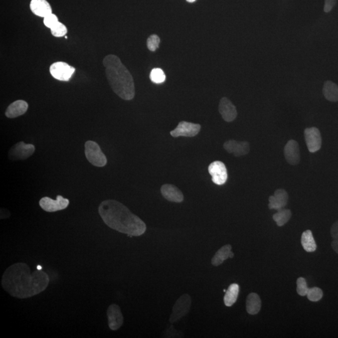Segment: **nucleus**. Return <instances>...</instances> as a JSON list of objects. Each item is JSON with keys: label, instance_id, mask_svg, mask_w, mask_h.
Returning a JSON list of instances; mask_svg holds the SVG:
<instances>
[{"label": "nucleus", "instance_id": "c9c22d12", "mask_svg": "<svg viewBox=\"0 0 338 338\" xmlns=\"http://www.w3.org/2000/svg\"><path fill=\"white\" fill-rule=\"evenodd\" d=\"M186 1L189 2V3H193V2H194L195 0H186Z\"/></svg>", "mask_w": 338, "mask_h": 338}, {"label": "nucleus", "instance_id": "f3484780", "mask_svg": "<svg viewBox=\"0 0 338 338\" xmlns=\"http://www.w3.org/2000/svg\"><path fill=\"white\" fill-rule=\"evenodd\" d=\"M162 195L170 202H182L184 199L182 192L172 184H164L161 188Z\"/></svg>", "mask_w": 338, "mask_h": 338}, {"label": "nucleus", "instance_id": "ddd939ff", "mask_svg": "<svg viewBox=\"0 0 338 338\" xmlns=\"http://www.w3.org/2000/svg\"><path fill=\"white\" fill-rule=\"evenodd\" d=\"M224 148L227 153L236 157L246 156L250 152V146L247 142H238L234 140L225 142Z\"/></svg>", "mask_w": 338, "mask_h": 338}, {"label": "nucleus", "instance_id": "9b49d317", "mask_svg": "<svg viewBox=\"0 0 338 338\" xmlns=\"http://www.w3.org/2000/svg\"><path fill=\"white\" fill-rule=\"evenodd\" d=\"M200 128L201 127L199 124L182 121L178 123L177 127L171 131L170 134L173 137H192L199 133Z\"/></svg>", "mask_w": 338, "mask_h": 338}, {"label": "nucleus", "instance_id": "aec40b11", "mask_svg": "<svg viewBox=\"0 0 338 338\" xmlns=\"http://www.w3.org/2000/svg\"><path fill=\"white\" fill-rule=\"evenodd\" d=\"M231 245L227 244L222 246L218 250L216 253L213 257L211 263L213 266H218L224 263L225 260L228 258H233L234 254L231 251Z\"/></svg>", "mask_w": 338, "mask_h": 338}, {"label": "nucleus", "instance_id": "4be33fe9", "mask_svg": "<svg viewBox=\"0 0 338 338\" xmlns=\"http://www.w3.org/2000/svg\"><path fill=\"white\" fill-rule=\"evenodd\" d=\"M323 95L326 99L330 102H338V86L332 81H327L323 89Z\"/></svg>", "mask_w": 338, "mask_h": 338}, {"label": "nucleus", "instance_id": "a211bd4d", "mask_svg": "<svg viewBox=\"0 0 338 338\" xmlns=\"http://www.w3.org/2000/svg\"><path fill=\"white\" fill-rule=\"evenodd\" d=\"M28 104L22 100H16L7 108L5 116L9 119H14L25 114L28 110Z\"/></svg>", "mask_w": 338, "mask_h": 338}, {"label": "nucleus", "instance_id": "c756f323", "mask_svg": "<svg viewBox=\"0 0 338 338\" xmlns=\"http://www.w3.org/2000/svg\"><path fill=\"white\" fill-rule=\"evenodd\" d=\"M297 292L299 295L305 296L307 295L309 288L305 278H300L297 279Z\"/></svg>", "mask_w": 338, "mask_h": 338}, {"label": "nucleus", "instance_id": "9d476101", "mask_svg": "<svg viewBox=\"0 0 338 338\" xmlns=\"http://www.w3.org/2000/svg\"><path fill=\"white\" fill-rule=\"evenodd\" d=\"M305 138L309 151L317 153L322 148V139L320 131L317 127H311L305 130Z\"/></svg>", "mask_w": 338, "mask_h": 338}, {"label": "nucleus", "instance_id": "1a4fd4ad", "mask_svg": "<svg viewBox=\"0 0 338 338\" xmlns=\"http://www.w3.org/2000/svg\"><path fill=\"white\" fill-rule=\"evenodd\" d=\"M208 171L212 176V182L215 184L221 185L224 184L227 180L228 175L225 164L220 161H214L210 164Z\"/></svg>", "mask_w": 338, "mask_h": 338}, {"label": "nucleus", "instance_id": "412c9836", "mask_svg": "<svg viewBox=\"0 0 338 338\" xmlns=\"http://www.w3.org/2000/svg\"><path fill=\"white\" fill-rule=\"evenodd\" d=\"M261 308V301L258 294L252 293L247 296L246 300L247 312L251 315L258 314Z\"/></svg>", "mask_w": 338, "mask_h": 338}, {"label": "nucleus", "instance_id": "72a5a7b5", "mask_svg": "<svg viewBox=\"0 0 338 338\" xmlns=\"http://www.w3.org/2000/svg\"><path fill=\"white\" fill-rule=\"evenodd\" d=\"M10 216V213L5 209H1V219H7Z\"/></svg>", "mask_w": 338, "mask_h": 338}, {"label": "nucleus", "instance_id": "423d86ee", "mask_svg": "<svg viewBox=\"0 0 338 338\" xmlns=\"http://www.w3.org/2000/svg\"><path fill=\"white\" fill-rule=\"evenodd\" d=\"M35 148L32 144L19 142L12 147L9 151V159L12 161L25 160L35 153Z\"/></svg>", "mask_w": 338, "mask_h": 338}, {"label": "nucleus", "instance_id": "dca6fc26", "mask_svg": "<svg viewBox=\"0 0 338 338\" xmlns=\"http://www.w3.org/2000/svg\"><path fill=\"white\" fill-rule=\"evenodd\" d=\"M289 199L288 193L283 188H279L274 192V195L269 198V208L270 209H283L288 204Z\"/></svg>", "mask_w": 338, "mask_h": 338}, {"label": "nucleus", "instance_id": "f257e3e1", "mask_svg": "<svg viewBox=\"0 0 338 338\" xmlns=\"http://www.w3.org/2000/svg\"><path fill=\"white\" fill-rule=\"evenodd\" d=\"M50 278L41 270L31 273L25 263H16L9 266L2 277L1 285L13 297L25 299L38 295L48 287Z\"/></svg>", "mask_w": 338, "mask_h": 338}, {"label": "nucleus", "instance_id": "cd10ccee", "mask_svg": "<svg viewBox=\"0 0 338 338\" xmlns=\"http://www.w3.org/2000/svg\"><path fill=\"white\" fill-rule=\"evenodd\" d=\"M50 30L51 34L55 37H62L67 33V27L60 21L51 28Z\"/></svg>", "mask_w": 338, "mask_h": 338}, {"label": "nucleus", "instance_id": "f8f14e48", "mask_svg": "<svg viewBox=\"0 0 338 338\" xmlns=\"http://www.w3.org/2000/svg\"><path fill=\"white\" fill-rule=\"evenodd\" d=\"M108 322L109 327L112 331L118 330L124 323V317L121 308L116 304H113L107 310Z\"/></svg>", "mask_w": 338, "mask_h": 338}, {"label": "nucleus", "instance_id": "f704fd0d", "mask_svg": "<svg viewBox=\"0 0 338 338\" xmlns=\"http://www.w3.org/2000/svg\"><path fill=\"white\" fill-rule=\"evenodd\" d=\"M332 246L333 250H334V251L338 254V242L333 240L332 243Z\"/></svg>", "mask_w": 338, "mask_h": 338}, {"label": "nucleus", "instance_id": "0eeeda50", "mask_svg": "<svg viewBox=\"0 0 338 338\" xmlns=\"http://www.w3.org/2000/svg\"><path fill=\"white\" fill-rule=\"evenodd\" d=\"M75 68L71 67L68 63L58 62L53 63L50 67L51 76L55 79L67 82L74 73Z\"/></svg>", "mask_w": 338, "mask_h": 338}, {"label": "nucleus", "instance_id": "2eb2a0df", "mask_svg": "<svg viewBox=\"0 0 338 338\" xmlns=\"http://www.w3.org/2000/svg\"><path fill=\"white\" fill-rule=\"evenodd\" d=\"M285 157L291 165L296 166L300 163L301 155L300 147L295 140H290L285 147Z\"/></svg>", "mask_w": 338, "mask_h": 338}, {"label": "nucleus", "instance_id": "6e6552de", "mask_svg": "<svg viewBox=\"0 0 338 338\" xmlns=\"http://www.w3.org/2000/svg\"><path fill=\"white\" fill-rule=\"evenodd\" d=\"M39 204L45 211L53 212L66 209L69 205V200L61 195L56 196V200L45 197L40 199Z\"/></svg>", "mask_w": 338, "mask_h": 338}, {"label": "nucleus", "instance_id": "7c9ffc66", "mask_svg": "<svg viewBox=\"0 0 338 338\" xmlns=\"http://www.w3.org/2000/svg\"><path fill=\"white\" fill-rule=\"evenodd\" d=\"M44 24L49 28H52L55 24L57 23L58 21V17L55 14L51 13L48 16L43 18Z\"/></svg>", "mask_w": 338, "mask_h": 338}, {"label": "nucleus", "instance_id": "20e7f679", "mask_svg": "<svg viewBox=\"0 0 338 338\" xmlns=\"http://www.w3.org/2000/svg\"><path fill=\"white\" fill-rule=\"evenodd\" d=\"M85 156L93 166L102 168L106 165L107 159L101 149L95 142L89 141L85 144Z\"/></svg>", "mask_w": 338, "mask_h": 338}, {"label": "nucleus", "instance_id": "473e14b6", "mask_svg": "<svg viewBox=\"0 0 338 338\" xmlns=\"http://www.w3.org/2000/svg\"><path fill=\"white\" fill-rule=\"evenodd\" d=\"M331 235L334 241L338 242V220L333 224L331 229Z\"/></svg>", "mask_w": 338, "mask_h": 338}, {"label": "nucleus", "instance_id": "7ed1b4c3", "mask_svg": "<svg viewBox=\"0 0 338 338\" xmlns=\"http://www.w3.org/2000/svg\"><path fill=\"white\" fill-rule=\"evenodd\" d=\"M103 64L113 91L125 100L133 99L135 97L133 77L118 56L115 55L105 56Z\"/></svg>", "mask_w": 338, "mask_h": 338}, {"label": "nucleus", "instance_id": "bb28decb", "mask_svg": "<svg viewBox=\"0 0 338 338\" xmlns=\"http://www.w3.org/2000/svg\"><path fill=\"white\" fill-rule=\"evenodd\" d=\"M306 296H307L309 300L313 301V302H317V301L322 300L323 292L319 288H312L309 289Z\"/></svg>", "mask_w": 338, "mask_h": 338}, {"label": "nucleus", "instance_id": "a878e982", "mask_svg": "<svg viewBox=\"0 0 338 338\" xmlns=\"http://www.w3.org/2000/svg\"><path fill=\"white\" fill-rule=\"evenodd\" d=\"M166 75L161 68H154L151 71L150 78L152 82L155 83H162L166 80Z\"/></svg>", "mask_w": 338, "mask_h": 338}, {"label": "nucleus", "instance_id": "6ab92c4d", "mask_svg": "<svg viewBox=\"0 0 338 338\" xmlns=\"http://www.w3.org/2000/svg\"><path fill=\"white\" fill-rule=\"evenodd\" d=\"M30 9L35 15L42 18L52 13L50 4L46 0H31Z\"/></svg>", "mask_w": 338, "mask_h": 338}, {"label": "nucleus", "instance_id": "f03ea898", "mask_svg": "<svg viewBox=\"0 0 338 338\" xmlns=\"http://www.w3.org/2000/svg\"><path fill=\"white\" fill-rule=\"evenodd\" d=\"M99 212L110 228L130 237L142 236L146 231L145 222L116 200L103 201L99 205Z\"/></svg>", "mask_w": 338, "mask_h": 338}, {"label": "nucleus", "instance_id": "393cba45", "mask_svg": "<svg viewBox=\"0 0 338 338\" xmlns=\"http://www.w3.org/2000/svg\"><path fill=\"white\" fill-rule=\"evenodd\" d=\"M291 212L290 210L281 209L278 210V212L273 215V219L276 222L279 227L283 226L290 220L291 217Z\"/></svg>", "mask_w": 338, "mask_h": 338}, {"label": "nucleus", "instance_id": "39448f33", "mask_svg": "<svg viewBox=\"0 0 338 338\" xmlns=\"http://www.w3.org/2000/svg\"><path fill=\"white\" fill-rule=\"evenodd\" d=\"M191 303L192 300L189 295L185 294L181 296L173 305L172 313L169 318V322L170 323H174L187 315L189 312Z\"/></svg>", "mask_w": 338, "mask_h": 338}, {"label": "nucleus", "instance_id": "b1692460", "mask_svg": "<svg viewBox=\"0 0 338 338\" xmlns=\"http://www.w3.org/2000/svg\"><path fill=\"white\" fill-rule=\"evenodd\" d=\"M301 244L306 252H313L317 250V244L310 230L303 232L301 236Z\"/></svg>", "mask_w": 338, "mask_h": 338}, {"label": "nucleus", "instance_id": "4468645a", "mask_svg": "<svg viewBox=\"0 0 338 338\" xmlns=\"http://www.w3.org/2000/svg\"><path fill=\"white\" fill-rule=\"evenodd\" d=\"M219 111L225 122H231L236 119L237 116L236 107L231 100L226 97H223L220 100Z\"/></svg>", "mask_w": 338, "mask_h": 338}, {"label": "nucleus", "instance_id": "c85d7f7f", "mask_svg": "<svg viewBox=\"0 0 338 338\" xmlns=\"http://www.w3.org/2000/svg\"><path fill=\"white\" fill-rule=\"evenodd\" d=\"M160 38L157 35H152L147 40V45L149 50L151 51H155L159 48L160 44Z\"/></svg>", "mask_w": 338, "mask_h": 338}, {"label": "nucleus", "instance_id": "5701e85b", "mask_svg": "<svg viewBox=\"0 0 338 338\" xmlns=\"http://www.w3.org/2000/svg\"><path fill=\"white\" fill-rule=\"evenodd\" d=\"M239 293V286L237 284H232L225 291L224 298L225 305L231 307L236 302Z\"/></svg>", "mask_w": 338, "mask_h": 338}, {"label": "nucleus", "instance_id": "2f4dec72", "mask_svg": "<svg viewBox=\"0 0 338 338\" xmlns=\"http://www.w3.org/2000/svg\"><path fill=\"white\" fill-rule=\"evenodd\" d=\"M337 0H325L324 11L326 13H329L332 10L337 4Z\"/></svg>", "mask_w": 338, "mask_h": 338}, {"label": "nucleus", "instance_id": "e433bc0d", "mask_svg": "<svg viewBox=\"0 0 338 338\" xmlns=\"http://www.w3.org/2000/svg\"><path fill=\"white\" fill-rule=\"evenodd\" d=\"M37 269H39V270H41V269H42V268H41L40 266H38Z\"/></svg>", "mask_w": 338, "mask_h": 338}]
</instances>
